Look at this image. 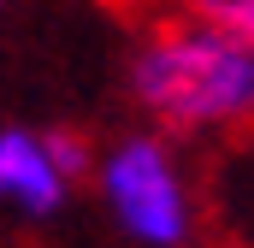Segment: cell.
<instances>
[{
	"label": "cell",
	"mask_w": 254,
	"mask_h": 248,
	"mask_svg": "<svg viewBox=\"0 0 254 248\" xmlns=\"http://www.w3.org/2000/svg\"><path fill=\"white\" fill-rule=\"evenodd\" d=\"M142 12H190L207 24H231L254 36V0H142Z\"/></svg>",
	"instance_id": "cell-4"
},
{
	"label": "cell",
	"mask_w": 254,
	"mask_h": 248,
	"mask_svg": "<svg viewBox=\"0 0 254 248\" xmlns=\"http://www.w3.org/2000/svg\"><path fill=\"white\" fill-rule=\"evenodd\" d=\"M95 148L83 130H36V124H0V213L12 219H54L77 184H89Z\"/></svg>",
	"instance_id": "cell-3"
},
{
	"label": "cell",
	"mask_w": 254,
	"mask_h": 248,
	"mask_svg": "<svg viewBox=\"0 0 254 248\" xmlns=\"http://www.w3.org/2000/svg\"><path fill=\"white\" fill-rule=\"evenodd\" d=\"M136 113L172 142H254V36L148 12L125 65Z\"/></svg>",
	"instance_id": "cell-1"
},
{
	"label": "cell",
	"mask_w": 254,
	"mask_h": 248,
	"mask_svg": "<svg viewBox=\"0 0 254 248\" xmlns=\"http://www.w3.org/2000/svg\"><path fill=\"white\" fill-rule=\"evenodd\" d=\"M0 6H6V0H0Z\"/></svg>",
	"instance_id": "cell-5"
},
{
	"label": "cell",
	"mask_w": 254,
	"mask_h": 248,
	"mask_svg": "<svg viewBox=\"0 0 254 248\" xmlns=\"http://www.w3.org/2000/svg\"><path fill=\"white\" fill-rule=\"evenodd\" d=\"M89 184L101 195V207L113 213V225L136 248H195L201 243V195L195 178L178 154V142L154 124L113 136L107 148H95Z\"/></svg>",
	"instance_id": "cell-2"
}]
</instances>
